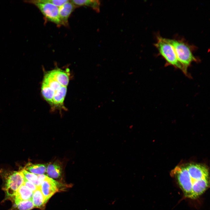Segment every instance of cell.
<instances>
[{"instance_id":"cell-17","label":"cell","mask_w":210,"mask_h":210,"mask_svg":"<svg viewBox=\"0 0 210 210\" xmlns=\"http://www.w3.org/2000/svg\"><path fill=\"white\" fill-rule=\"evenodd\" d=\"M15 204L19 210H30L34 207L32 199L20 201Z\"/></svg>"},{"instance_id":"cell-5","label":"cell","mask_w":210,"mask_h":210,"mask_svg":"<svg viewBox=\"0 0 210 210\" xmlns=\"http://www.w3.org/2000/svg\"><path fill=\"white\" fill-rule=\"evenodd\" d=\"M24 178L21 172L9 173L6 178L5 190L8 197L15 196L18 188L24 184Z\"/></svg>"},{"instance_id":"cell-6","label":"cell","mask_w":210,"mask_h":210,"mask_svg":"<svg viewBox=\"0 0 210 210\" xmlns=\"http://www.w3.org/2000/svg\"><path fill=\"white\" fill-rule=\"evenodd\" d=\"M174 173L178 184L183 190L184 195L190 198L192 191V179L186 167H177L174 169Z\"/></svg>"},{"instance_id":"cell-11","label":"cell","mask_w":210,"mask_h":210,"mask_svg":"<svg viewBox=\"0 0 210 210\" xmlns=\"http://www.w3.org/2000/svg\"><path fill=\"white\" fill-rule=\"evenodd\" d=\"M33 192L24 184L18 190L15 195V204L19 202L32 199Z\"/></svg>"},{"instance_id":"cell-12","label":"cell","mask_w":210,"mask_h":210,"mask_svg":"<svg viewBox=\"0 0 210 210\" xmlns=\"http://www.w3.org/2000/svg\"><path fill=\"white\" fill-rule=\"evenodd\" d=\"M76 7L81 6L90 7L97 13L99 12L100 2L97 0H70Z\"/></svg>"},{"instance_id":"cell-9","label":"cell","mask_w":210,"mask_h":210,"mask_svg":"<svg viewBox=\"0 0 210 210\" xmlns=\"http://www.w3.org/2000/svg\"><path fill=\"white\" fill-rule=\"evenodd\" d=\"M209 185V178L201 179L195 181L192 185L190 198L196 199L203 194Z\"/></svg>"},{"instance_id":"cell-2","label":"cell","mask_w":210,"mask_h":210,"mask_svg":"<svg viewBox=\"0 0 210 210\" xmlns=\"http://www.w3.org/2000/svg\"><path fill=\"white\" fill-rule=\"evenodd\" d=\"M168 39L182 66L183 72L187 76H189L187 71L188 68L192 62L198 61L193 54L192 47L183 40Z\"/></svg>"},{"instance_id":"cell-7","label":"cell","mask_w":210,"mask_h":210,"mask_svg":"<svg viewBox=\"0 0 210 210\" xmlns=\"http://www.w3.org/2000/svg\"><path fill=\"white\" fill-rule=\"evenodd\" d=\"M58 182L46 175L39 186L46 203L58 191Z\"/></svg>"},{"instance_id":"cell-19","label":"cell","mask_w":210,"mask_h":210,"mask_svg":"<svg viewBox=\"0 0 210 210\" xmlns=\"http://www.w3.org/2000/svg\"><path fill=\"white\" fill-rule=\"evenodd\" d=\"M24 184L32 190L33 192L38 187L33 183L27 180L24 179Z\"/></svg>"},{"instance_id":"cell-4","label":"cell","mask_w":210,"mask_h":210,"mask_svg":"<svg viewBox=\"0 0 210 210\" xmlns=\"http://www.w3.org/2000/svg\"><path fill=\"white\" fill-rule=\"evenodd\" d=\"M28 2L34 4L48 20L54 23L58 27L61 25L59 7L49 3L42 2L41 0L29 1Z\"/></svg>"},{"instance_id":"cell-16","label":"cell","mask_w":210,"mask_h":210,"mask_svg":"<svg viewBox=\"0 0 210 210\" xmlns=\"http://www.w3.org/2000/svg\"><path fill=\"white\" fill-rule=\"evenodd\" d=\"M20 172L22 174L25 179L33 183L38 187H39L38 175L30 172L24 168L22 169Z\"/></svg>"},{"instance_id":"cell-18","label":"cell","mask_w":210,"mask_h":210,"mask_svg":"<svg viewBox=\"0 0 210 210\" xmlns=\"http://www.w3.org/2000/svg\"><path fill=\"white\" fill-rule=\"evenodd\" d=\"M43 2H48L52 4L55 6L60 7L68 1V0H41Z\"/></svg>"},{"instance_id":"cell-10","label":"cell","mask_w":210,"mask_h":210,"mask_svg":"<svg viewBox=\"0 0 210 210\" xmlns=\"http://www.w3.org/2000/svg\"><path fill=\"white\" fill-rule=\"evenodd\" d=\"M76 8L70 0H69L59 7V16L61 25L68 26L69 18Z\"/></svg>"},{"instance_id":"cell-14","label":"cell","mask_w":210,"mask_h":210,"mask_svg":"<svg viewBox=\"0 0 210 210\" xmlns=\"http://www.w3.org/2000/svg\"><path fill=\"white\" fill-rule=\"evenodd\" d=\"M47 167L44 164L28 163L24 168L26 170L37 175L43 174L46 173Z\"/></svg>"},{"instance_id":"cell-15","label":"cell","mask_w":210,"mask_h":210,"mask_svg":"<svg viewBox=\"0 0 210 210\" xmlns=\"http://www.w3.org/2000/svg\"><path fill=\"white\" fill-rule=\"evenodd\" d=\"M32 200L34 206L37 208H41L46 203L39 187H38L37 189L33 192Z\"/></svg>"},{"instance_id":"cell-3","label":"cell","mask_w":210,"mask_h":210,"mask_svg":"<svg viewBox=\"0 0 210 210\" xmlns=\"http://www.w3.org/2000/svg\"><path fill=\"white\" fill-rule=\"evenodd\" d=\"M154 45L158 49L159 54L166 61V65L172 66L182 71V66L168 38L158 36L157 37L156 42Z\"/></svg>"},{"instance_id":"cell-8","label":"cell","mask_w":210,"mask_h":210,"mask_svg":"<svg viewBox=\"0 0 210 210\" xmlns=\"http://www.w3.org/2000/svg\"><path fill=\"white\" fill-rule=\"evenodd\" d=\"M192 179V186L197 180L204 178H209V173L207 168L203 165L191 164L186 167Z\"/></svg>"},{"instance_id":"cell-1","label":"cell","mask_w":210,"mask_h":210,"mask_svg":"<svg viewBox=\"0 0 210 210\" xmlns=\"http://www.w3.org/2000/svg\"><path fill=\"white\" fill-rule=\"evenodd\" d=\"M69 80L68 71L57 68L45 74L41 92L44 99L52 107H63Z\"/></svg>"},{"instance_id":"cell-13","label":"cell","mask_w":210,"mask_h":210,"mask_svg":"<svg viewBox=\"0 0 210 210\" xmlns=\"http://www.w3.org/2000/svg\"><path fill=\"white\" fill-rule=\"evenodd\" d=\"M46 172L50 178H58L61 176L62 172L61 164L58 161H56L49 164L47 167Z\"/></svg>"}]
</instances>
